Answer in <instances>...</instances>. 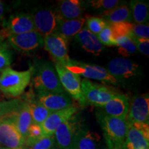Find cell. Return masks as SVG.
<instances>
[{
	"instance_id": "cell-1",
	"label": "cell",
	"mask_w": 149,
	"mask_h": 149,
	"mask_svg": "<svg viewBox=\"0 0 149 149\" xmlns=\"http://www.w3.org/2000/svg\"><path fill=\"white\" fill-rule=\"evenodd\" d=\"M108 149L122 148L127 135L128 124L126 119L109 117L102 112L96 113Z\"/></svg>"
},
{
	"instance_id": "cell-2",
	"label": "cell",
	"mask_w": 149,
	"mask_h": 149,
	"mask_svg": "<svg viewBox=\"0 0 149 149\" xmlns=\"http://www.w3.org/2000/svg\"><path fill=\"white\" fill-rule=\"evenodd\" d=\"M33 84L37 93L59 94L64 93L55 67L48 61L37 63L31 69Z\"/></svg>"
},
{
	"instance_id": "cell-3",
	"label": "cell",
	"mask_w": 149,
	"mask_h": 149,
	"mask_svg": "<svg viewBox=\"0 0 149 149\" xmlns=\"http://www.w3.org/2000/svg\"><path fill=\"white\" fill-rule=\"evenodd\" d=\"M31 78V69L17 71L8 67L1 72L0 92L9 97H17L23 94Z\"/></svg>"
},
{
	"instance_id": "cell-4",
	"label": "cell",
	"mask_w": 149,
	"mask_h": 149,
	"mask_svg": "<svg viewBox=\"0 0 149 149\" xmlns=\"http://www.w3.org/2000/svg\"><path fill=\"white\" fill-rule=\"evenodd\" d=\"M84 128L81 119L77 113L62 123L54 133L55 144L58 149H77L78 141Z\"/></svg>"
},
{
	"instance_id": "cell-5",
	"label": "cell",
	"mask_w": 149,
	"mask_h": 149,
	"mask_svg": "<svg viewBox=\"0 0 149 149\" xmlns=\"http://www.w3.org/2000/svg\"><path fill=\"white\" fill-rule=\"evenodd\" d=\"M25 139L15 122L14 113L0 120V147L8 149L23 148Z\"/></svg>"
},
{
	"instance_id": "cell-6",
	"label": "cell",
	"mask_w": 149,
	"mask_h": 149,
	"mask_svg": "<svg viewBox=\"0 0 149 149\" xmlns=\"http://www.w3.org/2000/svg\"><path fill=\"white\" fill-rule=\"evenodd\" d=\"M64 66L70 71L79 76H83L86 79H95L113 84L117 82V80L113 77L105 68L97 65L88 64L70 59Z\"/></svg>"
},
{
	"instance_id": "cell-7",
	"label": "cell",
	"mask_w": 149,
	"mask_h": 149,
	"mask_svg": "<svg viewBox=\"0 0 149 149\" xmlns=\"http://www.w3.org/2000/svg\"><path fill=\"white\" fill-rule=\"evenodd\" d=\"M81 88L86 103L101 107L117 94L107 86L97 84L88 79H83Z\"/></svg>"
},
{
	"instance_id": "cell-8",
	"label": "cell",
	"mask_w": 149,
	"mask_h": 149,
	"mask_svg": "<svg viewBox=\"0 0 149 149\" xmlns=\"http://www.w3.org/2000/svg\"><path fill=\"white\" fill-rule=\"evenodd\" d=\"M44 46L55 64L64 66L69 61L68 40L62 35L54 32L44 37Z\"/></svg>"
},
{
	"instance_id": "cell-9",
	"label": "cell",
	"mask_w": 149,
	"mask_h": 149,
	"mask_svg": "<svg viewBox=\"0 0 149 149\" xmlns=\"http://www.w3.org/2000/svg\"><path fill=\"white\" fill-rule=\"evenodd\" d=\"M31 15L35 30L43 37L54 33L59 21L56 8L50 6L37 8Z\"/></svg>"
},
{
	"instance_id": "cell-10",
	"label": "cell",
	"mask_w": 149,
	"mask_h": 149,
	"mask_svg": "<svg viewBox=\"0 0 149 149\" xmlns=\"http://www.w3.org/2000/svg\"><path fill=\"white\" fill-rule=\"evenodd\" d=\"M55 68L64 90L81 105L86 104L81 88V80L78 74L68 70L66 67L55 64Z\"/></svg>"
},
{
	"instance_id": "cell-11",
	"label": "cell",
	"mask_w": 149,
	"mask_h": 149,
	"mask_svg": "<svg viewBox=\"0 0 149 149\" xmlns=\"http://www.w3.org/2000/svg\"><path fill=\"white\" fill-rule=\"evenodd\" d=\"M123 149H149L148 124H128Z\"/></svg>"
},
{
	"instance_id": "cell-12",
	"label": "cell",
	"mask_w": 149,
	"mask_h": 149,
	"mask_svg": "<svg viewBox=\"0 0 149 149\" xmlns=\"http://www.w3.org/2000/svg\"><path fill=\"white\" fill-rule=\"evenodd\" d=\"M1 36L10 37L35 31L31 14L19 13L9 17L4 22Z\"/></svg>"
},
{
	"instance_id": "cell-13",
	"label": "cell",
	"mask_w": 149,
	"mask_h": 149,
	"mask_svg": "<svg viewBox=\"0 0 149 149\" xmlns=\"http://www.w3.org/2000/svg\"><path fill=\"white\" fill-rule=\"evenodd\" d=\"M8 44L16 51L29 53L44 46V37L33 31L8 37Z\"/></svg>"
},
{
	"instance_id": "cell-14",
	"label": "cell",
	"mask_w": 149,
	"mask_h": 149,
	"mask_svg": "<svg viewBox=\"0 0 149 149\" xmlns=\"http://www.w3.org/2000/svg\"><path fill=\"white\" fill-rule=\"evenodd\" d=\"M126 120L128 124H148L149 97L148 93L133 97L129 104Z\"/></svg>"
},
{
	"instance_id": "cell-15",
	"label": "cell",
	"mask_w": 149,
	"mask_h": 149,
	"mask_svg": "<svg viewBox=\"0 0 149 149\" xmlns=\"http://www.w3.org/2000/svg\"><path fill=\"white\" fill-rule=\"evenodd\" d=\"M107 71L117 80L128 79L140 73L138 64L130 59L120 57H116L110 61Z\"/></svg>"
},
{
	"instance_id": "cell-16",
	"label": "cell",
	"mask_w": 149,
	"mask_h": 149,
	"mask_svg": "<svg viewBox=\"0 0 149 149\" xmlns=\"http://www.w3.org/2000/svg\"><path fill=\"white\" fill-rule=\"evenodd\" d=\"M36 100L51 113L61 111L73 105L71 98L65 93L59 94L37 93Z\"/></svg>"
},
{
	"instance_id": "cell-17",
	"label": "cell",
	"mask_w": 149,
	"mask_h": 149,
	"mask_svg": "<svg viewBox=\"0 0 149 149\" xmlns=\"http://www.w3.org/2000/svg\"><path fill=\"white\" fill-rule=\"evenodd\" d=\"M77 112V108L72 105L61 111L52 113L41 125L44 136H53L57 127L69 120Z\"/></svg>"
},
{
	"instance_id": "cell-18",
	"label": "cell",
	"mask_w": 149,
	"mask_h": 149,
	"mask_svg": "<svg viewBox=\"0 0 149 149\" xmlns=\"http://www.w3.org/2000/svg\"><path fill=\"white\" fill-rule=\"evenodd\" d=\"M100 108L102 113L108 116L126 119L129 109V100L127 96L117 93L114 97Z\"/></svg>"
},
{
	"instance_id": "cell-19",
	"label": "cell",
	"mask_w": 149,
	"mask_h": 149,
	"mask_svg": "<svg viewBox=\"0 0 149 149\" xmlns=\"http://www.w3.org/2000/svg\"><path fill=\"white\" fill-rule=\"evenodd\" d=\"M59 20H72L81 17L83 6L79 0H63L57 3L56 8Z\"/></svg>"
},
{
	"instance_id": "cell-20",
	"label": "cell",
	"mask_w": 149,
	"mask_h": 149,
	"mask_svg": "<svg viewBox=\"0 0 149 149\" xmlns=\"http://www.w3.org/2000/svg\"><path fill=\"white\" fill-rule=\"evenodd\" d=\"M75 40L86 51L97 56L104 49L97 36L89 31L86 28H83L76 35Z\"/></svg>"
},
{
	"instance_id": "cell-21",
	"label": "cell",
	"mask_w": 149,
	"mask_h": 149,
	"mask_svg": "<svg viewBox=\"0 0 149 149\" xmlns=\"http://www.w3.org/2000/svg\"><path fill=\"white\" fill-rule=\"evenodd\" d=\"M85 22L86 19L84 17L72 20H59L54 32L62 35L68 40L80 32Z\"/></svg>"
},
{
	"instance_id": "cell-22",
	"label": "cell",
	"mask_w": 149,
	"mask_h": 149,
	"mask_svg": "<svg viewBox=\"0 0 149 149\" xmlns=\"http://www.w3.org/2000/svg\"><path fill=\"white\" fill-rule=\"evenodd\" d=\"M14 117L17 128L26 140L29 127L33 124L32 117L26 102H24L18 111L15 112Z\"/></svg>"
},
{
	"instance_id": "cell-23",
	"label": "cell",
	"mask_w": 149,
	"mask_h": 149,
	"mask_svg": "<svg viewBox=\"0 0 149 149\" xmlns=\"http://www.w3.org/2000/svg\"><path fill=\"white\" fill-rule=\"evenodd\" d=\"M101 18L107 24H117L121 22H130L133 19L131 11L127 5L122 3L113 10L102 15Z\"/></svg>"
},
{
	"instance_id": "cell-24",
	"label": "cell",
	"mask_w": 149,
	"mask_h": 149,
	"mask_svg": "<svg viewBox=\"0 0 149 149\" xmlns=\"http://www.w3.org/2000/svg\"><path fill=\"white\" fill-rule=\"evenodd\" d=\"M77 149H105L100 135L84 128L80 135Z\"/></svg>"
},
{
	"instance_id": "cell-25",
	"label": "cell",
	"mask_w": 149,
	"mask_h": 149,
	"mask_svg": "<svg viewBox=\"0 0 149 149\" xmlns=\"http://www.w3.org/2000/svg\"><path fill=\"white\" fill-rule=\"evenodd\" d=\"M26 102L29 106L33 123H35V124L42 125V123L52 113L44 106L39 103L37 100L31 97V96H29V99Z\"/></svg>"
},
{
	"instance_id": "cell-26",
	"label": "cell",
	"mask_w": 149,
	"mask_h": 149,
	"mask_svg": "<svg viewBox=\"0 0 149 149\" xmlns=\"http://www.w3.org/2000/svg\"><path fill=\"white\" fill-rule=\"evenodd\" d=\"M132 17L136 24H144L148 20V3L140 0L130 1Z\"/></svg>"
},
{
	"instance_id": "cell-27",
	"label": "cell",
	"mask_w": 149,
	"mask_h": 149,
	"mask_svg": "<svg viewBox=\"0 0 149 149\" xmlns=\"http://www.w3.org/2000/svg\"><path fill=\"white\" fill-rule=\"evenodd\" d=\"M115 44L118 47V53L123 57H129L137 51L134 43L128 36H122L115 39Z\"/></svg>"
},
{
	"instance_id": "cell-28",
	"label": "cell",
	"mask_w": 149,
	"mask_h": 149,
	"mask_svg": "<svg viewBox=\"0 0 149 149\" xmlns=\"http://www.w3.org/2000/svg\"><path fill=\"white\" fill-rule=\"evenodd\" d=\"M24 101L19 99H13L8 101L0 102V120L18 111Z\"/></svg>"
},
{
	"instance_id": "cell-29",
	"label": "cell",
	"mask_w": 149,
	"mask_h": 149,
	"mask_svg": "<svg viewBox=\"0 0 149 149\" xmlns=\"http://www.w3.org/2000/svg\"><path fill=\"white\" fill-rule=\"evenodd\" d=\"M88 4L95 10L102 11L103 14L113 10L120 5L118 0H92L88 1Z\"/></svg>"
},
{
	"instance_id": "cell-30",
	"label": "cell",
	"mask_w": 149,
	"mask_h": 149,
	"mask_svg": "<svg viewBox=\"0 0 149 149\" xmlns=\"http://www.w3.org/2000/svg\"><path fill=\"white\" fill-rule=\"evenodd\" d=\"M44 136V132H43L41 125L33 123L29 127L24 146L26 147L32 146L36 141L40 140L41 138H42Z\"/></svg>"
},
{
	"instance_id": "cell-31",
	"label": "cell",
	"mask_w": 149,
	"mask_h": 149,
	"mask_svg": "<svg viewBox=\"0 0 149 149\" xmlns=\"http://www.w3.org/2000/svg\"><path fill=\"white\" fill-rule=\"evenodd\" d=\"M108 24L111 28L115 40L120 37L128 36L132 32V28L133 25L131 22H121L117 24Z\"/></svg>"
},
{
	"instance_id": "cell-32",
	"label": "cell",
	"mask_w": 149,
	"mask_h": 149,
	"mask_svg": "<svg viewBox=\"0 0 149 149\" xmlns=\"http://www.w3.org/2000/svg\"><path fill=\"white\" fill-rule=\"evenodd\" d=\"M107 25V22L101 17L90 16L86 18V29L96 35L101 32Z\"/></svg>"
},
{
	"instance_id": "cell-33",
	"label": "cell",
	"mask_w": 149,
	"mask_h": 149,
	"mask_svg": "<svg viewBox=\"0 0 149 149\" xmlns=\"http://www.w3.org/2000/svg\"><path fill=\"white\" fill-rule=\"evenodd\" d=\"M12 61V54L6 44L0 43V72L10 67Z\"/></svg>"
},
{
	"instance_id": "cell-34",
	"label": "cell",
	"mask_w": 149,
	"mask_h": 149,
	"mask_svg": "<svg viewBox=\"0 0 149 149\" xmlns=\"http://www.w3.org/2000/svg\"><path fill=\"white\" fill-rule=\"evenodd\" d=\"M97 36L103 46H116L113 31H112L111 28L108 24Z\"/></svg>"
},
{
	"instance_id": "cell-35",
	"label": "cell",
	"mask_w": 149,
	"mask_h": 149,
	"mask_svg": "<svg viewBox=\"0 0 149 149\" xmlns=\"http://www.w3.org/2000/svg\"><path fill=\"white\" fill-rule=\"evenodd\" d=\"M55 140L53 136H44L42 138L24 149H53L55 148Z\"/></svg>"
},
{
	"instance_id": "cell-36",
	"label": "cell",
	"mask_w": 149,
	"mask_h": 149,
	"mask_svg": "<svg viewBox=\"0 0 149 149\" xmlns=\"http://www.w3.org/2000/svg\"><path fill=\"white\" fill-rule=\"evenodd\" d=\"M132 42L134 43L137 51H139L141 53L145 56L148 57L149 56V40H146V39H141L136 37L135 36L130 33L128 36Z\"/></svg>"
},
{
	"instance_id": "cell-37",
	"label": "cell",
	"mask_w": 149,
	"mask_h": 149,
	"mask_svg": "<svg viewBox=\"0 0 149 149\" xmlns=\"http://www.w3.org/2000/svg\"><path fill=\"white\" fill-rule=\"evenodd\" d=\"M132 34L136 37L149 40V26L148 24H133L132 28Z\"/></svg>"
},
{
	"instance_id": "cell-38",
	"label": "cell",
	"mask_w": 149,
	"mask_h": 149,
	"mask_svg": "<svg viewBox=\"0 0 149 149\" xmlns=\"http://www.w3.org/2000/svg\"><path fill=\"white\" fill-rule=\"evenodd\" d=\"M6 22L5 19V7L4 3L3 1H0V22H1L3 25L4 22Z\"/></svg>"
},
{
	"instance_id": "cell-39",
	"label": "cell",
	"mask_w": 149,
	"mask_h": 149,
	"mask_svg": "<svg viewBox=\"0 0 149 149\" xmlns=\"http://www.w3.org/2000/svg\"><path fill=\"white\" fill-rule=\"evenodd\" d=\"M0 149H8V148H2V147H0Z\"/></svg>"
},
{
	"instance_id": "cell-40",
	"label": "cell",
	"mask_w": 149,
	"mask_h": 149,
	"mask_svg": "<svg viewBox=\"0 0 149 149\" xmlns=\"http://www.w3.org/2000/svg\"><path fill=\"white\" fill-rule=\"evenodd\" d=\"M116 149H123V148H122H122H116Z\"/></svg>"
},
{
	"instance_id": "cell-41",
	"label": "cell",
	"mask_w": 149,
	"mask_h": 149,
	"mask_svg": "<svg viewBox=\"0 0 149 149\" xmlns=\"http://www.w3.org/2000/svg\"><path fill=\"white\" fill-rule=\"evenodd\" d=\"M53 149H58V148H53Z\"/></svg>"
},
{
	"instance_id": "cell-42",
	"label": "cell",
	"mask_w": 149,
	"mask_h": 149,
	"mask_svg": "<svg viewBox=\"0 0 149 149\" xmlns=\"http://www.w3.org/2000/svg\"><path fill=\"white\" fill-rule=\"evenodd\" d=\"M1 72H0V75H1ZM0 93H1V92H0Z\"/></svg>"
},
{
	"instance_id": "cell-43",
	"label": "cell",
	"mask_w": 149,
	"mask_h": 149,
	"mask_svg": "<svg viewBox=\"0 0 149 149\" xmlns=\"http://www.w3.org/2000/svg\"><path fill=\"white\" fill-rule=\"evenodd\" d=\"M1 37V33H0V37Z\"/></svg>"
},
{
	"instance_id": "cell-44",
	"label": "cell",
	"mask_w": 149,
	"mask_h": 149,
	"mask_svg": "<svg viewBox=\"0 0 149 149\" xmlns=\"http://www.w3.org/2000/svg\"><path fill=\"white\" fill-rule=\"evenodd\" d=\"M19 149H24V148H19Z\"/></svg>"
}]
</instances>
